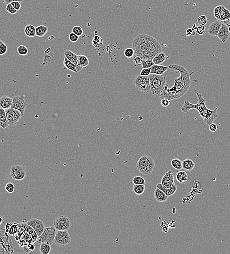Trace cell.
Segmentation results:
<instances>
[{"label": "cell", "instance_id": "obj_28", "mask_svg": "<svg viewBox=\"0 0 230 254\" xmlns=\"http://www.w3.org/2000/svg\"><path fill=\"white\" fill-rule=\"evenodd\" d=\"M167 59L165 54L162 52L155 55L152 60L155 65H160L164 63Z\"/></svg>", "mask_w": 230, "mask_h": 254}, {"label": "cell", "instance_id": "obj_62", "mask_svg": "<svg viewBox=\"0 0 230 254\" xmlns=\"http://www.w3.org/2000/svg\"><path fill=\"white\" fill-rule=\"evenodd\" d=\"M3 217L2 216H0V225L1 224H2V221H3Z\"/></svg>", "mask_w": 230, "mask_h": 254}, {"label": "cell", "instance_id": "obj_26", "mask_svg": "<svg viewBox=\"0 0 230 254\" xmlns=\"http://www.w3.org/2000/svg\"><path fill=\"white\" fill-rule=\"evenodd\" d=\"M65 57L72 63L75 64L76 66H78V55L73 53L70 50H66L64 52Z\"/></svg>", "mask_w": 230, "mask_h": 254}, {"label": "cell", "instance_id": "obj_11", "mask_svg": "<svg viewBox=\"0 0 230 254\" xmlns=\"http://www.w3.org/2000/svg\"><path fill=\"white\" fill-rule=\"evenodd\" d=\"M217 110V108H216L214 110H211L208 108H206L199 113V115L202 118L205 123L209 126L218 117Z\"/></svg>", "mask_w": 230, "mask_h": 254}, {"label": "cell", "instance_id": "obj_33", "mask_svg": "<svg viewBox=\"0 0 230 254\" xmlns=\"http://www.w3.org/2000/svg\"><path fill=\"white\" fill-rule=\"evenodd\" d=\"M146 189L145 185L142 184H134L133 186V193L135 194L140 196L144 193Z\"/></svg>", "mask_w": 230, "mask_h": 254}, {"label": "cell", "instance_id": "obj_43", "mask_svg": "<svg viewBox=\"0 0 230 254\" xmlns=\"http://www.w3.org/2000/svg\"><path fill=\"white\" fill-rule=\"evenodd\" d=\"M197 28V26L195 24L193 25L192 28H188L186 31V36H195V30Z\"/></svg>", "mask_w": 230, "mask_h": 254}, {"label": "cell", "instance_id": "obj_61", "mask_svg": "<svg viewBox=\"0 0 230 254\" xmlns=\"http://www.w3.org/2000/svg\"><path fill=\"white\" fill-rule=\"evenodd\" d=\"M54 35H51L49 37V39L50 40H53L54 39Z\"/></svg>", "mask_w": 230, "mask_h": 254}, {"label": "cell", "instance_id": "obj_52", "mask_svg": "<svg viewBox=\"0 0 230 254\" xmlns=\"http://www.w3.org/2000/svg\"><path fill=\"white\" fill-rule=\"evenodd\" d=\"M218 129V126L214 123H212L209 126V129L210 131L212 133H214L217 131Z\"/></svg>", "mask_w": 230, "mask_h": 254}, {"label": "cell", "instance_id": "obj_37", "mask_svg": "<svg viewBox=\"0 0 230 254\" xmlns=\"http://www.w3.org/2000/svg\"><path fill=\"white\" fill-rule=\"evenodd\" d=\"M223 7V5H217V7H215L214 8V16L218 20H220Z\"/></svg>", "mask_w": 230, "mask_h": 254}, {"label": "cell", "instance_id": "obj_9", "mask_svg": "<svg viewBox=\"0 0 230 254\" xmlns=\"http://www.w3.org/2000/svg\"><path fill=\"white\" fill-rule=\"evenodd\" d=\"M54 227L57 230H68L71 226L70 218L66 215H61L56 218L54 221Z\"/></svg>", "mask_w": 230, "mask_h": 254}, {"label": "cell", "instance_id": "obj_15", "mask_svg": "<svg viewBox=\"0 0 230 254\" xmlns=\"http://www.w3.org/2000/svg\"><path fill=\"white\" fill-rule=\"evenodd\" d=\"M176 178L177 181L181 183H188L191 179V174L190 171L186 172L185 171H180L177 172Z\"/></svg>", "mask_w": 230, "mask_h": 254}, {"label": "cell", "instance_id": "obj_29", "mask_svg": "<svg viewBox=\"0 0 230 254\" xmlns=\"http://www.w3.org/2000/svg\"><path fill=\"white\" fill-rule=\"evenodd\" d=\"M195 108H196V104H193L191 103L188 101L185 100L184 101L183 106L182 107L181 110L184 113H188L190 110Z\"/></svg>", "mask_w": 230, "mask_h": 254}, {"label": "cell", "instance_id": "obj_40", "mask_svg": "<svg viewBox=\"0 0 230 254\" xmlns=\"http://www.w3.org/2000/svg\"><path fill=\"white\" fill-rule=\"evenodd\" d=\"M132 182L134 184L146 185V182L144 178L143 177L139 176H136L132 179Z\"/></svg>", "mask_w": 230, "mask_h": 254}, {"label": "cell", "instance_id": "obj_7", "mask_svg": "<svg viewBox=\"0 0 230 254\" xmlns=\"http://www.w3.org/2000/svg\"><path fill=\"white\" fill-rule=\"evenodd\" d=\"M71 241V238L68 230H57L54 242L58 246H65Z\"/></svg>", "mask_w": 230, "mask_h": 254}, {"label": "cell", "instance_id": "obj_27", "mask_svg": "<svg viewBox=\"0 0 230 254\" xmlns=\"http://www.w3.org/2000/svg\"><path fill=\"white\" fill-rule=\"evenodd\" d=\"M195 167V163L191 159H185L182 162V169L186 171H191Z\"/></svg>", "mask_w": 230, "mask_h": 254}, {"label": "cell", "instance_id": "obj_64", "mask_svg": "<svg viewBox=\"0 0 230 254\" xmlns=\"http://www.w3.org/2000/svg\"><path fill=\"white\" fill-rule=\"evenodd\" d=\"M226 25H227V26H230V24H227Z\"/></svg>", "mask_w": 230, "mask_h": 254}, {"label": "cell", "instance_id": "obj_35", "mask_svg": "<svg viewBox=\"0 0 230 254\" xmlns=\"http://www.w3.org/2000/svg\"><path fill=\"white\" fill-rule=\"evenodd\" d=\"M51 250L50 245L48 243L43 242L41 243L40 246V252L42 254H49Z\"/></svg>", "mask_w": 230, "mask_h": 254}, {"label": "cell", "instance_id": "obj_56", "mask_svg": "<svg viewBox=\"0 0 230 254\" xmlns=\"http://www.w3.org/2000/svg\"><path fill=\"white\" fill-rule=\"evenodd\" d=\"M23 1H24V0H3V2H5V4L7 5L9 3H11L12 2H19L21 3Z\"/></svg>", "mask_w": 230, "mask_h": 254}, {"label": "cell", "instance_id": "obj_13", "mask_svg": "<svg viewBox=\"0 0 230 254\" xmlns=\"http://www.w3.org/2000/svg\"><path fill=\"white\" fill-rule=\"evenodd\" d=\"M29 226H31L35 231L38 236H40L45 229V225L43 222L37 219H32L28 220L26 222Z\"/></svg>", "mask_w": 230, "mask_h": 254}, {"label": "cell", "instance_id": "obj_3", "mask_svg": "<svg viewBox=\"0 0 230 254\" xmlns=\"http://www.w3.org/2000/svg\"><path fill=\"white\" fill-rule=\"evenodd\" d=\"M148 77L150 93L160 96L162 89L167 85L165 77L163 75L151 73Z\"/></svg>", "mask_w": 230, "mask_h": 254}, {"label": "cell", "instance_id": "obj_12", "mask_svg": "<svg viewBox=\"0 0 230 254\" xmlns=\"http://www.w3.org/2000/svg\"><path fill=\"white\" fill-rule=\"evenodd\" d=\"M12 108L19 111L23 116L24 115V111L27 107L28 104L23 97L16 96L13 97Z\"/></svg>", "mask_w": 230, "mask_h": 254}, {"label": "cell", "instance_id": "obj_55", "mask_svg": "<svg viewBox=\"0 0 230 254\" xmlns=\"http://www.w3.org/2000/svg\"><path fill=\"white\" fill-rule=\"evenodd\" d=\"M7 51V47L5 45H3L0 47V55H3L5 54Z\"/></svg>", "mask_w": 230, "mask_h": 254}, {"label": "cell", "instance_id": "obj_6", "mask_svg": "<svg viewBox=\"0 0 230 254\" xmlns=\"http://www.w3.org/2000/svg\"><path fill=\"white\" fill-rule=\"evenodd\" d=\"M134 84L139 91L142 92L150 93L148 76L138 75L135 78Z\"/></svg>", "mask_w": 230, "mask_h": 254}, {"label": "cell", "instance_id": "obj_21", "mask_svg": "<svg viewBox=\"0 0 230 254\" xmlns=\"http://www.w3.org/2000/svg\"><path fill=\"white\" fill-rule=\"evenodd\" d=\"M196 95L198 98V102L196 104V108L199 113L202 112L203 110H204L205 109L207 108L206 106V99L204 98L201 96V94L198 92H196Z\"/></svg>", "mask_w": 230, "mask_h": 254}, {"label": "cell", "instance_id": "obj_41", "mask_svg": "<svg viewBox=\"0 0 230 254\" xmlns=\"http://www.w3.org/2000/svg\"><path fill=\"white\" fill-rule=\"evenodd\" d=\"M17 51L20 55L25 56L28 54V49L24 45H20L17 48Z\"/></svg>", "mask_w": 230, "mask_h": 254}, {"label": "cell", "instance_id": "obj_53", "mask_svg": "<svg viewBox=\"0 0 230 254\" xmlns=\"http://www.w3.org/2000/svg\"><path fill=\"white\" fill-rule=\"evenodd\" d=\"M161 105L163 107H168L170 103V100H169L167 98H163L161 99Z\"/></svg>", "mask_w": 230, "mask_h": 254}, {"label": "cell", "instance_id": "obj_36", "mask_svg": "<svg viewBox=\"0 0 230 254\" xmlns=\"http://www.w3.org/2000/svg\"><path fill=\"white\" fill-rule=\"evenodd\" d=\"M221 21H226L230 20V12L228 9L224 7L222 13L219 20Z\"/></svg>", "mask_w": 230, "mask_h": 254}, {"label": "cell", "instance_id": "obj_19", "mask_svg": "<svg viewBox=\"0 0 230 254\" xmlns=\"http://www.w3.org/2000/svg\"><path fill=\"white\" fill-rule=\"evenodd\" d=\"M156 187L159 188L162 191H163L168 197L172 196L173 194H174L176 193L177 189V185L175 183H174L173 185V186L171 187L170 188H165L164 186L162 185L161 183H158L156 185Z\"/></svg>", "mask_w": 230, "mask_h": 254}, {"label": "cell", "instance_id": "obj_38", "mask_svg": "<svg viewBox=\"0 0 230 254\" xmlns=\"http://www.w3.org/2000/svg\"><path fill=\"white\" fill-rule=\"evenodd\" d=\"M171 164L172 166L176 170H181L182 169V162L179 159H173L171 161Z\"/></svg>", "mask_w": 230, "mask_h": 254}, {"label": "cell", "instance_id": "obj_44", "mask_svg": "<svg viewBox=\"0 0 230 254\" xmlns=\"http://www.w3.org/2000/svg\"><path fill=\"white\" fill-rule=\"evenodd\" d=\"M135 51L134 49L131 48H127L125 50V56L127 58H132L134 55Z\"/></svg>", "mask_w": 230, "mask_h": 254}, {"label": "cell", "instance_id": "obj_31", "mask_svg": "<svg viewBox=\"0 0 230 254\" xmlns=\"http://www.w3.org/2000/svg\"><path fill=\"white\" fill-rule=\"evenodd\" d=\"M48 28L44 26H39L35 28V36L38 37H43L47 33Z\"/></svg>", "mask_w": 230, "mask_h": 254}, {"label": "cell", "instance_id": "obj_58", "mask_svg": "<svg viewBox=\"0 0 230 254\" xmlns=\"http://www.w3.org/2000/svg\"><path fill=\"white\" fill-rule=\"evenodd\" d=\"M23 247L24 252H26L27 253H29L31 252V250L29 249V248L28 247L27 245H24V246Z\"/></svg>", "mask_w": 230, "mask_h": 254}, {"label": "cell", "instance_id": "obj_32", "mask_svg": "<svg viewBox=\"0 0 230 254\" xmlns=\"http://www.w3.org/2000/svg\"><path fill=\"white\" fill-rule=\"evenodd\" d=\"M63 64L65 68L67 69H68L73 72H76V73L78 72L77 70H76V65L69 61L68 59H67L66 57L64 59Z\"/></svg>", "mask_w": 230, "mask_h": 254}, {"label": "cell", "instance_id": "obj_25", "mask_svg": "<svg viewBox=\"0 0 230 254\" xmlns=\"http://www.w3.org/2000/svg\"><path fill=\"white\" fill-rule=\"evenodd\" d=\"M19 227L18 224L14 222L13 224L8 223L6 226V230L9 235L14 236L18 233Z\"/></svg>", "mask_w": 230, "mask_h": 254}, {"label": "cell", "instance_id": "obj_5", "mask_svg": "<svg viewBox=\"0 0 230 254\" xmlns=\"http://www.w3.org/2000/svg\"><path fill=\"white\" fill-rule=\"evenodd\" d=\"M57 230L54 227H45L42 234L37 237V240L38 243L43 242L48 243L51 245L54 242Z\"/></svg>", "mask_w": 230, "mask_h": 254}, {"label": "cell", "instance_id": "obj_47", "mask_svg": "<svg viewBox=\"0 0 230 254\" xmlns=\"http://www.w3.org/2000/svg\"><path fill=\"white\" fill-rule=\"evenodd\" d=\"M5 190L7 192L9 193H12L14 192L15 190V186L13 183L12 182H8L5 187Z\"/></svg>", "mask_w": 230, "mask_h": 254}, {"label": "cell", "instance_id": "obj_45", "mask_svg": "<svg viewBox=\"0 0 230 254\" xmlns=\"http://www.w3.org/2000/svg\"><path fill=\"white\" fill-rule=\"evenodd\" d=\"M197 22L200 25L205 26L208 23V19L207 17L205 15H201L197 19Z\"/></svg>", "mask_w": 230, "mask_h": 254}, {"label": "cell", "instance_id": "obj_22", "mask_svg": "<svg viewBox=\"0 0 230 254\" xmlns=\"http://www.w3.org/2000/svg\"><path fill=\"white\" fill-rule=\"evenodd\" d=\"M13 99L7 96H3L0 98V107L4 110L8 109L12 107Z\"/></svg>", "mask_w": 230, "mask_h": 254}, {"label": "cell", "instance_id": "obj_24", "mask_svg": "<svg viewBox=\"0 0 230 254\" xmlns=\"http://www.w3.org/2000/svg\"><path fill=\"white\" fill-rule=\"evenodd\" d=\"M9 123L7 119L5 110L3 108H0V127L5 129L8 126Z\"/></svg>", "mask_w": 230, "mask_h": 254}, {"label": "cell", "instance_id": "obj_46", "mask_svg": "<svg viewBox=\"0 0 230 254\" xmlns=\"http://www.w3.org/2000/svg\"><path fill=\"white\" fill-rule=\"evenodd\" d=\"M73 33L78 36H81L83 34V29L80 26H75L73 28Z\"/></svg>", "mask_w": 230, "mask_h": 254}, {"label": "cell", "instance_id": "obj_42", "mask_svg": "<svg viewBox=\"0 0 230 254\" xmlns=\"http://www.w3.org/2000/svg\"><path fill=\"white\" fill-rule=\"evenodd\" d=\"M206 30H207V28H206L205 26L199 25V26H197V28L195 30V33L199 35H202L205 34Z\"/></svg>", "mask_w": 230, "mask_h": 254}, {"label": "cell", "instance_id": "obj_30", "mask_svg": "<svg viewBox=\"0 0 230 254\" xmlns=\"http://www.w3.org/2000/svg\"><path fill=\"white\" fill-rule=\"evenodd\" d=\"M24 33L29 37H34L35 36V27L31 24L27 25L24 28Z\"/></svg>", "mask_w": 230, "mask_h": 254}, {"label": "cell", "instance_id": "obj_14", "mask_svg": "<svg viewBox=\"0 0 230 254\" xmlns=\"http://www.w3.org/2000/svg\"><path fill=\"white\" fill-rule=\"evenodd\" d=\"M161 183L165 188H169L173 186L175 183L174 174L171 171H169L164 175Z\"/></svg>", "mask_w": 230, "mask_h": 254}, {"label": "cell", "instance_id": "obj_54", "mask_svg": "<svg viewBox=\"0 0 230 254\" xmlns=\"http://www.w3.org/2000/svg\"><path fill=\"white\" fill-rule=\"evenodd\" d=\"M12 5L14 7V8L15 9L18 11L20 9H21V3L20 2H12Z\"/></svg>", "mask_w": 230, "mask_h": 254}, {"label": "cell", "instance_id": "obj_16", "mask_svg": "<svg viewBox=\"0 0 230 254\" xmlns=\"http://www.w3.org/2000/svg\"><path fill=\"white\" fill-rule=\"evenodd\" d=\"M228 30V26L226 24H222L221 26L220 29L217 33V37L220 39L222 42L225 43L228 40L230 37V34Z\"/></svg>", "mask_w": 230, "mask_h": 254}, {"label": "cell", "instance_id": "obj_8", "mask_svg": "<svg viewBox=\"0 0 230 254\" xmlns=\"http://www.w3.org/2000/svg\"><path fill=\"white\" fill-rule=\"evenodd\" d=\"M10 175L13 179L22 180L27 175L26 167L22 165H15L10 169Z\"/></svg>", "mask_w": 230, "mask_h": 254}, {"label": "cell", "instance_id": "obj_59", "mask_svg": "<svg viewBox=\"0 0 230 254\" xmlns=\"http://www.w3.org/2000/svg\"><path fill=\"white\" fill-rule=\"evenodd\" d=\"M50 48H48V49H47L45 50V52L46 54H49V53L50 52Z\"/></svg>", "mask_w": 230, "mask_h": 254}, {"label": "cell", "instance_id": "obj_18", "mask_svg": "<svg viewBox=\"0 0 230 254\" xmlns=\"http://www.w3.org/2000/svg\"><path fill=\"white\" fill-rule=\"evenodd\" d=\"M89 64V59L88 57L84 55H78V66H76L77 71H80L83 68L88 66Z\"/></svg>", "mask_w": 230, "mask_h": 254}, {"label": "cell", "instance_id": "obj_34", "mask_svg": "<svg viewBox=\"0 0 230 254\" xmlns=\"http://www.w3.org/2000/svg\"><path fill=\"white\" fill-rule=\"evenodd\" d=\"M92 43L94 47L99 48L101 47L103 44V40L99 36L95 35L93 39Z\"/></svg>", "mask_w": 230, "mask_h": 254}, {"label": "cell", "instance_id": "obj_2", "mask_svg": "<svg viewBox=\"0 0 230 254\" xmlns=\"http://www.w3.org/2000/svg\"><path fill=\"white\" fill-rule=\"evenodd\" d=\"M132 46L136 55L144 60H152L155 55L162 52L159 42L146 34L137 36L133 40Z\"/></svg>", "mask_w": 230, "mask_h": 254}, {"label": "cell", "instance_id": "obj_49", "mask_svg": "<svg viewBox=\"0 0 230 254\" xmlns=\"http://www.w3.org/2000/svg\"><path fill=\"white\" fill-rule=\"evenodd\" d=\"M142 59L137 55H136L133 58V62H134L135 65L136 66H142Z\"/></svg>", "mask_w": 230, "mask_h": 254}, {"label": "cell", "instance_id": "obj_4", "mask_svg": "<svg viewBox=\"0 0 230 254\" xmlns=\"http://www.w3.org/2000/svg\"><path fill=\"white\" fill-rule=\"evenodd\" d=\"M155 166L154 159L149 155H144L138 160L137 168L143 175H148L154 171Z\"/></svg>", "mask_w": 230, "mask_h": 254}, {"label": "cell", "instance_id": "obj_23", "mask_svg": "<svg viewBox=\"0 0 230 254\" xmlns=\"http://www.w3.org/2000/svg\"><path fill=\"white\" fill-rule=\"evenodd\" d=\"M154 194L155 200L158 202H165L168 198V196L165 193L157 187L154 191Z\"/></svg>", "mask_w": 230, "mask_h": 254}, {"label": "cell", "instance_id": "obj_20", "mask_svg": "<svg viewBox=\"0 0 230 254\" xmlns=\"http://www.w3.org/2000/svg\"><path fill=\"white\" fill-rule=\"evenodd\" d=\"M169 67L160 65H154L150 68L151 73L163 75Z\"/></svg>", "mask_w": 230, "mask_h": 254}, {"label": "cell", "instance_id": "obj_10", "mask_svg": "<svg viewBox=\"0 0 230 254\" xmlns=\"http://www.w3.org/2000/svg\"><path fill=\"white\" fill-rule=\"evenodd\" d=\"M5 110L10 126L16 125L22 117H23L21 113L19 110H16L12 107Z\"/></svg>", "mask_w": 230, "mask_h": 254}, {"label": "cell", "instance_id": "obj_63", "mask_svg": "<svg viewBox=\"0 0 230 254\" xmlns=\"http://www.w3.org/2000/svg\"><path fill=\"white\" fill-rule=\"evenodd\" d=\"M228 26V30L229 33H230V26Z\"/></svg>", "mask_w": 230, "mask_h": 254}, {"label": "cell", "instance_id": "obj_17", "mask_svg": "<svg viewBox=\"0 0 230 254\" xmlns=\"http://www.w3.org/2000/svg\"><path fill=\"white\" fill-rule=\"evenodd\" d=\"M222 25V23L219 21H214L209 26L208 32L210 35L212 36H216L219 31Z\"/></svg>", "mask_w": 230, "mask_h": 254}, {"label": "cell", "instance_id": "obj_57", "mask_svg": "<svg viewBox=\"0 0 230 254\" xmlns=\"http://www.w3.org/2000/svg\"><path fill=\"white\" fill-rule=\"evenodd\" d=\"M27 245H28V247L29 248V249L31 250V251H34V250H35V246L33 244V243H29L27 244Z\"/></svg>", "mask_w": 230, "mask_h": 254}, {"label": "cell", "instance_id": "obj_1", "mask_svg": "<svg viewBox=\"0 0 230 254\" xmlns=\"http://www.w3.org/2000/svg\"><path fill=\"white\" fill-rule=\"evenodd\" d=\"M168 67L170 70L178 71L180 74L178 77L174 78V86L169 89L168 85H166L159 96L161 99L167 98L171 101L180 98L188 91L191 84V74L184 66L180 65L171 64Z\"/></svg>", "mask_w": 230, "mask_h": 254}, {"label": "cell", "instance_id": "obj_39", "mask_svg": "<svg viewBox=\"0 0 230 254\" xmlns=\"http://www.w3.org/2000/svg\"><path fill=\"white\" fill-rule=\"evenodd\" d=\"M142 67L143 68H150L151 66L155 65L152 60H144L142 59Z\"/></svg>", "mask_w": 230, "mask_h": 254}, {"label": "cell", "instance_id": "obj_51", "mask_svg": "<svg viewBox=\"0 0 230 254\" xmlns=\"http://www.w3.org/2000/svg\"><path fill=\"white\" fill-rule=\"evenodd\" d=\"M151 74L150 68H143L140 72L141 75L143 76H149Z\"/></svg>", "mask_w": 230, "mask_h": 254}, {"label": "cell", "instance_id": "obj_50", "mask_svg": "<svg viewBox=\"0 0 230 254\" xmlns=\"http://www.w3.org/2000/svg\"><path fill=\"white\" fill-rule=\"evenodd\" d=\"M79 36L75 34L74 33H70L69 35V39L70 41L73 43H76L78 40Z\"/></svg>", "mask_w": 230, "mask_h": 254}, {"label": "cell", "instance_id": "obj_48", "mask_svg": "<svg viewBox=\"0 0 230 254\" xmlns=\"http://www.w3.org/2000/svg\"><path fill=\"white\" fill-rule=\"evenodd\" d=\"M5 9H6L7 12H8V13L12 14H16L17 13V12H18L17 10H16L14 8V7L12 5L11 3H9L8 5H7V7H6Z\"/></svg>", "mask_w": 230, "mask_h": 254}, {"label": "cell", "instance_id": "obj_60", "mask_svg": "<svg viewBox=\"0 0 230 254\" xmlns=\"http://www.w3.org/2000/svg\"><path fill=\"white\" fill-rule=\"evenodd\" d=\"M5 45L4 42H3V41L1 40L0 39V47H2V46H3V45Z\"/></svg>", "mask_w": 230, "mask_h": 254}]
</instances>
